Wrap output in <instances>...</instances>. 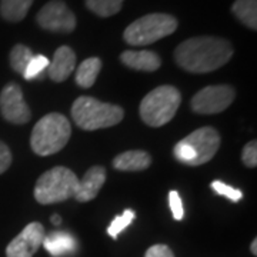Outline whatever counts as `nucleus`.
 I'll return each mask as SVG.
<instances>
[{
  "mask_svg": "<svg viewBox=\"0 0 257 257\" xmlns=\"http://www.w3.org/2000/svg\"><path fill=\"white\" fill-rule=\"evenodd\" d=\"M233 56V47L226 39L200 36L187 39L175 50V60L186 72L209 73L220 69Z\"/></svg>",
  "mask_w": 257,
  "mask_h": 257,
  "instance_id": "obj_1",
  "label": "nucleus"
},
{
  "mask_svg": "<svg viewBox=\"0 0 257 257\" xmlns=\"http://www.w3.org/2000/svg\"><path fill=\"white\" fill-rule=\"evenodd\" d=\"M72 127L62 113H50L39 120L30 136L32 150L39 156H50L60 152L69 142Z\"/></svg>",
  "mask_w": 257,
  "mask_h": 257,
  "instance_id": "obj_2",
  "label": "nucleus"
},
{
  "mask_svg": "<svg viewBox=\"0 0 257 257\" xmlns=\"http://www.w3.org/2000/svg\"><path fill=\"white\" fill-rule=\"evenodd\" d=\"M72 117L74 123L83 130L107 128L120 123L124 111L117 104L104 103L89 96L76 99L72 106Z\"/></svg>",
  "mask_w": 257,
  "mask_h": 257,
  "instance_id": "obj_3",
  "label": "nucleus"
},
{
  "mask_svg": "<svg viewBox=\"0 0 257 257\" xmlns=\"http://www.w3.org/2000/svg\"><path fill=\"white\" fill-rule=\"evenodd\" d=\"M220 147V136L216 128L206 126L194 130L175 146L173 155L183 165L200 166L210 162Z\"/></svg>",
  "mask_w": 257,
  "mask_h": 257,
  "instance_id": "obj_4",
  "label": "nucleus"
},
{
  "mask_svg": "<svg viewBox=\"0 0 257 257\" xmlns=\"http://www.w3.org/2000/svg\"><path fill=\"white\" fill-rule=\"evenodd\" d=\"M182 94L173 86H159L140 103V117L150 127H160L175 117Z\"/></svg>",
  "mask_w": 257,
  "mask_h": 257,
  "instance_id": "obj_5",
  "label": "nucleus"
},
{
  "mask_svg": "<svg viewBox=\"0 0 257 257\" xmlns=\"http://www.w3.org/2000/svg\"><path fill=\"white\" fill-rule=\"evenodd\" d=\"M177 25V20L170 15L150 13L128 25L123 39L132 46H147L175 33Z\"/></svg>",
  "mask_w": 257,
  "mask_h": 257,
  "instance_id": "obj_6",
  "label": "nucleus"
},
{
  "mask_svg": "<svg viewBox=\"0 0 257 257\" xmlns=\"http://www.w3.org/2000/svg\"><path fill=\"white\" fill-rule=\"evenodd\" d=\"M79 179L67 167L57 166L39 177L35 197L40 204H53L74 197Z\"/></svg>",
  "mask_w": 257,
  "mask_h": 257,
  "instance_id": "obj_7",
  "label": "nucleus"
},
{
  "mask_svg": "<svg viewBox=\"0 0 257 257\" xmlns=\"http://www.w3.org/2000/svg\"><path fill=\"white\" fill-rule=\"evenodd\" d=\"M236 92L231 86H207L193 96L190 106L199 114H216L226 110L234 100Z\"/></svg>",
  "mask_w": 257,
  "mask_h": 257,
  "instance_id": "obj_8",
  "label": "nucleus"
},
{
  "mask_svg": "<svg viewBox=\"0 0 257 257\" xmlns=\"http://www.w3.org/2000/svg\"><path fill=\"white\" fill-rule=\"evenodd\" d=\"M36 22L42 29L53 33H72L77 20L63 0H50L39 10Z\"/></svg>",
  "mask_w": 257,
  "mask_h": 257,
  "instance_id": "obj_9",
  "label": "nucleus"
},
{
  "mask_svg": "<svg viewBox=\"0 0 257 257\" xmlns=\"http://www.w3.org/2000/svg\"><path fill=\"white\" fill-rule=\"evenodd\" d=\"M0 111L5 119L15 124H25L32 119V111L19 84L9 83L3 87L0 93Z\"/></svg>",
  "mask_w": 257,
  "mask_h": 257,
  "instance_id": "obj_10",
  "label": "nucleus"
},
{
  "mask_svg": "<svg viewBox=\"0 0 257 257\" xmlns=\"http://www.w3.org/2000/svg\"><path fill=\"white\" fill-rule=\"evenodd\" d=\"M45 227L43 224L33 221L29 223L25 229L10 241L6 248L8 257H33L45 240Z\"/></svg>",
  "mask_w": 257,
  "mask_h": 257,
  "instance_id": "obj_11",
  "label": "nucleus"
},
{
  "mask_svg": "<svg viewBox=\"0 0 257 257\" xmlns=\"http://www.w3.org/2000/svg\"><path fill=\"white\" fill-rule=\"evenodd\" d=\"M106 182V170L101 166L90 167L82 180H79V186L74 194V199L77 202L86 203L93 200L97 193L100 192L103 184Z\"/></svg>",
  "mask_w": 257,
  "mask_h": 257,
  "instance_id": "obj_12",
  "label": "nucleus"
},
{
  "mask_svg": "<svg viewBox=\"0 0 257 257\" xmlns=\"http://www.w3.org/2000/svg\"><path fill=\"white\" fill-rule=\"evenodd\" d=\"M76 67V55L69 46H60L47 67L49 77L56 83L64 82Z\"/></svg>",
  "mask_w": 257,
  "mask_h": 257,
  "instance_id": "obj_13",
  "label": "nucleus"
},
{
  "mask_svg": "<svg viewBox=\"0 0 257 257\" xmlns=\"http://www.w3.org/2000/svg\"><path fill=\"white\" fill-rule=\"evenodd\" d=\"M120 60L130 69L140 72H156L162 66L159 55L152 50H126L120 55Z\"/></svg>",
  "mask_w": 257,
  "mask_h": 257,
  "instance_id": "obj_14",
  "label": "nucleus"
},
{
  "mask_svg": "<svg viewBox=\"0 0 257 257\" xmlns=\"http://www.w3.org/2000/svg\"><path fill=\"white\" fill-rule=\"evenodd\" d=\"M43 246L53 257H63L73 254L77 250V241L67 231H53L45 236Z\"/></svg>",
  "mask_w": 257,
  "mask_h": 257,
  "instance_id": "obj_15",
  "label": "nucleus"
},
{
  "mask_svg": "<svg viewBox=\"0 0 257 257\" xmlns=\"http://www.w3.org/2000/svg\"><path fill=\"white\" fill-rule=\"evenodd\" d=\"M152 165V157L145 150H128L114 157L113 167L120 172H140Z\"/></svg>",
  "mask_w": 257,
  "mask_h": 257,
  "instance_id": "obj_16",
  "label": "nucleus"
},
{
  "mask_svg": "<svg viewBox=\"0 0 257 257\" xmlns=\"http://www.w3.org/2000/svg\"><path fill=\"white\" fill-rule=\"evenodd\" d=\"M33 0H0V16L10 23H18L26 18Z\"/></svg>",
  "mask_w": 257,
  "mask_h": 257,
  "instance_id": "obj_17",
  "label": "nucleus"
},
{
  "mask_svg": "<svg viewBox=\"0 0 257 257\" xmlns=\"http://www.w3.org/2000/svg\"><path fill=\"white\" fill-rule=\"evenodd\" d=\"M101 70V60L99 57H89L84 62L80 63V66L76 70V83L83 87L89 89L92 87L97 76Z\"/></svg>",
  "mask_w": 257,
  "mask_h": 257,
  "instance_id": "obj_18",
  "label": "nucleus"
},
{
  "mask_svg": "<svg viewBox=\"0 0 257 257\" xmlns=\"http://www.w3.org/2000/svg\"><path fill=\"white\" fill-rule=\"evenodd\" d=\"M231 12L240 22L251 30L257 29V0H236Z\"/></svg>",
  "mask_w": 257,
  "mask_h": 257,
  "instance_id": "obj_19",
  "label": "nucleus"
},
{
  "mask_svg": "<svg viewBox=\"0 0 257 257\" xmlns=\"http://www.w3.org/2000/svg\"><path fill=\"white\" fill-rule=\"evenodd\" d=\"M124 0H86L87 9L100 18H110L119 13Z\"/></svg>",
  "mask_w": 257,
  "mask_h": 257,
  "instance_id": "obj_20",
  "label": "nucleus"
},
{
  "mask_svg": "<svg viewBox=\"0 0 257 257\" xmlns=\"http://www.w3.org/2000/svg\"><path fill=\"white\" fill-rule=\"evenodd\" d=\"M32 57H33V53L28 46L16 45L10 52V66L16 73H20L23 76L29 62L32 60Z\"/></svg>",
  "mask_w": 257,
  "mask_h": 257,
  "instance_id": "obj_21",
  "label": "nucleus"
},
{
  "mask_svg": "<svg viewBox=\"0 0 257 257\" xmlns=\"http://www.w3.org/2000/svg\"><path fill=\"white\" fill-rule=\"evenodd\" d=\"M49 63H50V60L47 59L46 56H33L32 60L29 62L25 73H23L25 80H35V79L43 77V74H45V72L47 70V67H49Z\"/></svg>",
  "mask_w": 257,
  "mask_h": 257,
  "instance_id": "obj_22",
  "label": "nucleus"
},
{
  "mask_svg": "<svg viewBox=\"0 0 257 257\" xmlns=\"http://www.w3.org/2000/svg\"><path fill=\"white\" fill-rule=\"evenodd\" d=\"M135 217H136V213L133 210H130V209H126L120 216H116L110 223L109 229H107L109 236L113 237V239H117L120 233L132 224V221L135 220Z\"/></svg>",
  "mask_w": 257,
  "mask_h": 257,
  "instance_id": "obj_23",
  "label": "nucleus"
},
{
  "mask_svg": "<svg viewBox=\"0 0 257 257\" xmlns=\"http://www.w3.org/2000/svg\"><path fill=\"white\" fill-rule=\"evenodd\" d=\"M211 189L217 193V194L224 196V197H227L229 200H231V202L234 203L240 202V200L243 199V193H241V190L234 189V187H231L229 184L223 183L220 180H214V182L211 183Z\"/></svg>",
  "mask_w": 257,
  "mask_h": 257,
  "instance_id": "obj_24",
  "label": "nucleus"
},
{
  "mask_svg": "<svg viewBox=\"0 0 257 257\" xmlns=\"http://www.w3.org/2000/svg\"><path fill=\"white\" fill-rule=\"evenodd\" d=\"M241 160L243 163L247 166V167H256L257 166V143L256 140L247 143L244 149H243V153H241Z\"/></svg>",
  "mask_w": 257,
  "mask_h": 257,
  "instance_id": "obj_25",
  "label": "nucleus"
},
{
  "mask_svg": "<svg viewBox=\"0 0 257 257\" xmlns=\"http://www.w3.org/2000/svg\"><path fill=\"white\" fill-rule=\"evenodd\" d=\"M169 203H170V209H172V213H173V217L176 220H182L184 216L183 202H182L179 193L176 190H172L169 193Z\"/></svg>",
  "mask_w": 257,
  "mask_h": 257,
  "instance_id": "obj_26",
  "label": "nucleus"
},
{
  "mask_svg": "<svg viewBox=\"0 0 257 257\" xmlns=\"http://www.w3.org/2000/svg\"><path fill=\"white\" fill-rule=\"evenodd\" d=\"M145 257H175L172 248L166 244H155L147 248Z\"/></svg>",
  "mask_w": 257,
  "mask_h": 257,
  "instance_id": "obj_27",
  "label": "nucleus"
},
{
  "mask_svg": "<svg viewBox=\"0 0 257 257\" xmlns=\"http://www.w3.org/2000/svg\"><path fill=\"white\" fill-rule=\"evenodd\" d=\"M10 165H12V153H10L9 147L3 142H0V175L5 173Z\"/></svg>",
  "mask_w": 257,
  "mask_h": 257,
  "instance_id": "obj_28",
  "label": "nucleus"
},
{
  "mask_svg": "<svg viewBox=\"0 0 257 257\" xmlns=\"http://www.w3.org/2000/svg\"><path fill=\"white\" fill-rule=\"evenodd\" d=\"M250 251L254 254V256H257V240L254 239L253 241H251V244H250Z\"/></svg>",
  "mask_w": 257,
  "mask_h": 257,
  "instance_id": "obj_29",
  "label": "nucleus"
},
{
  "mask_svg": "<svg viewBox=\"0 0 257 257\" xmlns=\"http://www.w3.org/2000/svg\"><path fill=\"white\" fill-rule=\"evenodd\" d=\"M52 223H53L55 226H59V224L62 223V219H60V216H59V214H53V216H52Z\"/></svg>",
  "mask_w": 257,
  "mask_h": 257,
  "instance_id": "obj_30",
  "label": "nucleus"
}]
</instances>
